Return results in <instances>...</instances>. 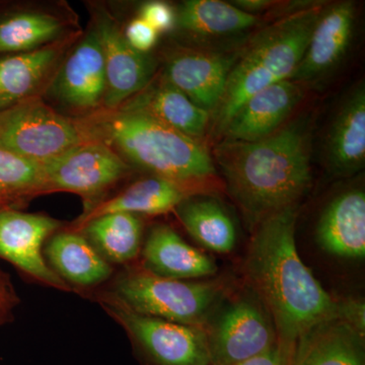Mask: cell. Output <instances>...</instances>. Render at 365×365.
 Instances as JSON below:
<instances>
[{"instance_id":"cell-1","label":"cell","mask_w":365,"mask_h":365,"mask_svg":"<svg viewBox=\"0 0 365 365\" xmlns=\"http://www.w3.org/2000/svg\"><path fill=\"white\" fill-rule=\"evenodd\" d=\"M297 206L283 209L256 225L245 261L248 285L272 317L281 341L337 316V300L302 263L297 244Z\"/></svg>"},{"instance_id":"cell-2","label":"cell","mask_w":365,"mask_h":365,"mask_svg":"<svg viewBox=\"0 0 365 365\" xmlns=\"http://www.w3.org/2000/svg\"><path fill=\"white\" fill-rule=\"evenodd\" d=\"M215 155L230 196L255 227L297 206L311 186V131L304 117L261 140L223 139Z\"/></svg>"},{"instance_id":"cell-3","label":"cell","mask_w":365,"mask_h":365,"mask_svg":"<svg viewBox=\"0 0 365 365\" xmlns=\"http://www.w3.org/2000/svg\"><path fill=\"white\" fill-rule=\"evenodd\" d=\"M102 133L138 167L176 182L193 194L215 178V165L207 148L196 139L170 128L140 112L107 115Z\"/></svg>"},{"instance_id":"cell-4","label":"cell","mask_w":365,"mask_h":365,"mask_svg":"<svg viewBox=\"0 0 365 365\" xmlns=\"http://www.w3.org/2000/svg\"><path fill=\"white\" fill-rule=\"evenodd\" d=\"M321 11L319 4L288 14L257 34L237 55L222 102L211 116L217 134L250 97L292 78Z\"/></svg>"},{"instance_id":"cell-5","label":"cell","mask_w":365,"mask_h":365,"mask_svg":"<svg viewBox=\"0 0 365 365\" xmlns=\"http://www.w3.org/2000/svg\"><path fill=\"white\" fill-rule=\"evenodd\" d=\"M232 289L222 277L169 279L138 267L122 273L110 294L136 313L204 328Z\"/></svg>"},{"instance_id":"cell-6","label":"cell","mask_w":365,"mask_h":365,"mask_svg":"<svg viewBox=\"0 0 365 365\" xmlns=\"http://www.w3.org/2000/svg\"><path fill=\"white\" fill-rule=\"evenodd\" d=\"M210 365H239L279 340L272 317L249 285L230 290L204 326Z\"/></svg>"},{"instance_id":"cell-7","label":"cell","mask_w":365,"mask_h":365,"mask_svg":"<svg viewBox=\"0 0 365 365\" xmlns=\"http://www.w3.org/2000/svg\"><path fill=\"white\" fill-rule=\"evenodd\" d=\"M101 304L126 331L140 365H210L203 327L136 313L110 292Z\"/></svg>"},{"instance_id":"cell-8","label":"cell","mask_w":365,"mask_h":365,"mask_svg":"<svg viewBox=\"0 0 365 365\" xmlns=\"http://www.w3.org/2000/svg\"><path fill=\"white\" fill-rule=\"evenodd\" d=\"M76 122L30 97L0 112V148L44 163L88 140Z\"/></svg>"},{"instance_id":"cell-9","label":"cell","mask_w":365,"mask_h":365,"mask_svg":"<svg viewBox=\"0 0 365 365\" xmlns=\"http://www.w3.org/2000/svg\"><path fill=\"white\" fill-rule=\"evenodd\" d=\"M45 191H67L83 197L102 193L121 180L128 165L108 144L88 140L42 163Z\"/></svg>"},{"instance_id":"cell-10","label":"cell","mask_w":365,"mask_h":365,"mask_svg":"<svg viewBox=\"0 0 365 365\" xmlns=\"http://www.w3.org/2000/svg\"><path fill=\"white\" fill-rule=\"evenodd\" d=\"M61 227L49 216L14 210L0 211V257L34 279L60 290H69L43 257V244Z\"/></svg>"},{"instance_id":"cell-11","label":"cell","mask_w":365,"mask_h":365,"mask_svg":"<svg viewBox=\"0 0 365 365\" xmlns=\"http://www.w3.org/2000/svg\"><path fill=\"white\" fill-rule=\"evenodd\" d=\"M355 6L342 1L322 9L306 52L290 81L302 86L319 83L344 58L354 31Z\"/></svg>"},{"instance_id":"cell-12","label":"cell","mask_w":365,"mask_h":365,"mask_svg":"<svg viewBox=\"0 0 365 365\" xmlns=\"http://www.w3.org/2000/svg\"><path fill=\"white\" fill-rule=\"evenodd\" d=\"M97 32L105 59L103 102L108 109H117L150 85L155 62L148 54L134 50L117 24L109 18L98 21Z\"/></svg>"},{"instance_id":"cell-13","label":"cell","mask_w":365,"mask_h":365,"mask_svg":"<svg viewBox=\"0 0 365 365\" xmlns=\"http://www.w3.org/2000/svg\"><path fill=\"white\" fill-rule=\"evenodd\" d=\"M304 98L299 83L287 79L263 88L235 111L222 134L225 140L258 141L279 130Z\"/></svg>"},{"instance_id":"cell-14","label":"cell","mask_w":365,"mask_h":365,"mask_svg":"<svg viewBox=\"0 0 365 365\" xmlns=\"http://www.w3.org/2000/svg\"><path fill=\"white\" fill-rule=\"evenodd\" d=\"M235 58L237 55L217 52H182L168 62L163 78L212 116L225 95Z\"/></svg>"},{"instance_id":"cell-15","label":"cell","mask_w":365,"mask_h":365,"mask_svg":"<svg viewBox=\"0 0 365 365\" xmlns=\"http://www.w3.org/2000/svg\"><path fill=\"white\" fill-rule=\"evenodd\" d=\"M316 240L327 254L347 260L364 259V190H345L327 204L317 222Z\"/></svg>"},{"instance_id":"cell-16","label":"cell","mask_w":365,"mask_h":365,"mask_svg":"<svg viewBox=\"0 0 365 365\" xmlns=\"http://www.w3.org/2000/svg\"><path fill=\"white\" fill-rule=\"evenodd\" d=\"M141 256V268L169 279H208L215 277L218 271L210 257L185 242L174 228L167 225L151 228Z\"/></svg>"},{"instance_id":"cell-17","label":"cell","mask_w":365,"mask_h":365,"mask_svg":"<svg viewBox=\"0 0 365 365\" xmlns=\"http://www.w3.org/2000/svg\"><path fill=\"white\" fill-rule=\"evenodd\" d=\"M105 90L104 53L95 29L64 62L53 83V93L66 105L90 109L103 102Z\"/></svg>"},{"instance_id":"cell-18","label":"cell","mask_w":365,"mask_h":365,"mask_svg":"<svg viewBox=\"0 0 365 365\" xmlns=\"http://www.w3.org/2000/svg\"><path fill=\"white\" fill-rule=\"evenodd\" d=\"M292 365H365L364 336L337 316L300 334Z\"/></svg>"},{"instance_id":"cell-19","label":"cell","mask_w":365,"mask_h":365,"mask_svg":"<svg viewBox=\"0 0 365 365\" xmlns=\"http://www.w3.org/2000/svg\"><path fill=\"white\" fill-rule=\"evenodd\" d=\"M329 170L348 177L364 169L365 163V88L359 83L341 104L326 140Z\"/></svg>"},{"instance_id":"cell-20","label":"cell","mask_w":365,"mask_h":365,"mask_svg":"<svg viewBox=\"0 0 365 365\" xmlns=\"http://www.w3.org/2000/svg\"><path fill=\"white\" fill-rule=\"evenodd\" d=\"M125 111L140 112L191 138H202L211 121L210 113L194 104L167 79L150 85L120 107Z\"/></svg>"},{"instance_id":"cell-21","label":"cell","mask_w":365,"mask_h":365,"mask_svg":"<svg viewBox=\"0 0 365 365\" xmlns=\"http://www.w3.org/2000/svg\"><path fill=\"white\" fill-rule=\"evenodd\" d=\"M187 232L203 248L227 254L237 245V227L222 203L208 194H193L175 208Z\"/></svg>"},{"instance_id":"cell-22","label":"cell","mask_w":365,"mask_h":365,"mask_svg":"<svg viewBox=\"0 0 365 365\" xmlns=\"http://www.w3.org/2000/svg\"><path fill=\"white\" fill-rule=\"evenodd\" d=\"M193 193L176 182L160 177H151L134 182L111 200L100 203L86 211L79 220V227L109 215L125 212L131 215H160L174 211L184 199Z\"/></svg>"},{"instance_id":"cell-23","label":"cell","mask_w":365,"mask_h":365,"mask_svg":"<svg viewBox=\"0 0 365 365\" xmlns=\"http://www.w3.org/2000/svg\"><path fill=\"white\" fill-rule=\"evenodd\" d=\"M46 255L53 271L67 284L96 287L112 275L109 262L83 235L61 232L50 240Z\"/></svg>"},{"instance_id":"cell-24","label":"cell","mask_w":365,"mask_h":365,"mask_svg":"<svg viewBox=\"0 0 365 365\" xmlns=\"http://www.w3.org/2000/svg\"><path fill=\"white\" fill-rule=\"evenodd\" d=\"M258 23L254 14L220 0H188L177 14V25L185 32L200 37L237 35Z\"/></svg>"},{"instance_id":"cell-25","label":"cell","mask_w":365,"mask_h":365,"mask_svg":"<svg viewBox=\"0 0 365 365\" xmlns=\"http://www.w3.org/2000/svg\"><path fill=\"white\" fill-rule=\"evenodd\" d=\"M81 227L107 261L129 263L140 253L143 223L135 215L109 213Z\"/></svg>"},{"instance_id":"cell-26","label":"cell","mask_w":365,"mask_h":365,"mask_svg":"<svg viewBox=\"0 0 365 365\" xmlns=\"http://www.w3.org/2000/svg\"><path fill=\"white\" fill-rule=\"evenodd\" d=\"M57 57L46 47L0 60V112L30 98Z\"/></svg>"},{"instance_id":"cell-27","label":"cell","mask_w":365,"mask_h":365,"mask_svg":"<svg viewBox=\"0 0 365 365\" xmlns=\"http://www.w3.org/2000/svg\"><path fill=\"white\" fill-rule=\"evenodd\" d=\"M60 21L50 14L23 13L0 23V52H31L61 32Z\"/></svg>"},{"instance_id":"cell-28","label":"cell","mask_w":365,"mask_h":365,"mask_svg":"<svg viewBox=\"0 0 365 365\" xmlns=\"http://www.w3.org/2000/svg\"><path fill=\"white\" fill-rule=\"evenodd\" d=\"M42 163L35 162L0 148V191H45Z\"/></svg>"},{"instance_id":"cell-29","label":"cell","mask_w":365,"mask_h":365,"mask_svg":"<svg viewBox=\"0 0 365 365\" xmlns=\"http://www.w3.org/2000/svg\"><path fill=\"white\" fill-rule=\"evenodd\" d=\"M140 19L158 34L169 32L177 25V14L167 2L150 1L140 9Z\"/></svg>"},{"instance_id":"cell-30","label":"cell","mask_w":365,"mask_h":365,"mask_svg":"<svg viewBox=\"0 0 365 365\" xmlns=\"http://www.w3.org/2000/svg\"><path fill=\"white\" fill-rule=\"evenodd\" d=\"M124 37L134 50L148 54L157 44L158 33L146 21L138 18L127 26Z\"/></svg>"},{"instance_id":"cell-31","label":"cell","mask_w":365,"mask_h":365,"mask_svg":"<svg viewBox=\"0 0 365 365\" xmlns=\"http://www.w3.org/2000/svg\"><path fill=\"white\" fill-rule=\"evenodd\" d=\"M294 343L278 340L268 351L239 365H292Z\"/></svg>"},{"instance_id":"cell-32","label":"cell","mask_w":365,"mask_h":365,"mask_svg":"<svg viewBox=\"0 0 365 365\" xmlns=\"http://www.w3.org/2000/svg\"><path fill=\"white\" fill-rule=\"evenodd\" d=\"M337 317L354 328L357 332L365 334V306L359 299L337 300Z\"/></svg>"},{"instance_id":"cell-33","label":"cell","mask_w":365,"mask_h":365,"mask_svg":"<svg viewBox=\"0 0 365 365\" xmlns=\"http://www.w3.org/2000/svg\"><path fill=\"white\" fill-rule=\"evenodd\" d=\"M232 4L237 9L255 16V14L270 9L275 2L271 1V0H237V1H232Z\"/></svg>"}]
</instances>
